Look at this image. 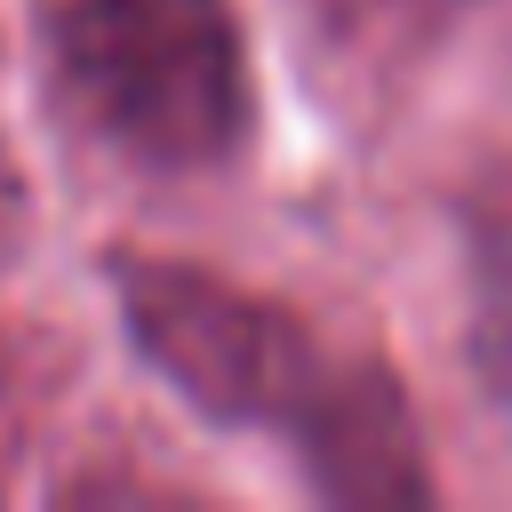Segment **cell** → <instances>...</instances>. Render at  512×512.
Returning a JSON list of instances; mask_svg holds the SVG:
<instances>
[{
	"mask_svg": "<svg viewBox=\"0 0 512 512\" xmlns=\"http://www.w3.org/2000/svg\"><path fill=\"white\" fill-rule=\"evenodd\" d=\"M48 80L96 144L160 176L232 160L256 120L232 0H64L48 16Z\"/></svg>",
	"mask_w": 512,
	"mask_h": 512,
	"instance_id": "1",
	"label": "cell"
},
{
	"mask_svg": "<svg viewBox=\"0 0 512 512\" xmlns=\"http://www.w3.org/2000/svg\"><path fill=\"white\" fill-rule=\"evenodd\" d=\"M304 480L328 504H360V512H408L432 504V472H424V432L408 416V392L384 360H328L320 392L304 400V416L288 424Z\"/></svg>",
	"mask_w": 512,
	"mask_h": 512,
	"instance_id": "3",
	"label": "cell"
},
{
	"mask_svg": "<svg viewBox=\"0 0 512 512\" xmlns=\"http://www.w3.org/2000/svg\"><path fill=\"white\" fill-rule=\"evenodd\" d=\"M24 408H32V368H24L16 344L0 336V472H8L16 440H24Z\"/></svg>",
	"mask_w": 512,
	"mask_h": 512,
	"instance_id": "5",
	"label": "cell"
},
{
	"mask_svg": "<svg viewBox=\"0 0 512 512\" xmlns=\"http://www.w3.org/2000/svg\"><path fill=\"white\" fill-rule=\"evenodd\" d=\"M112 296L136 352L168 376V392L216 424L288 432L336 360L288 304L176 256H112Z\"/></svg>",
	"mask_w": 512,
	"mask_h": 512,
	"instance_id": "2",
	"label": "cell"
},
{
	"mask_svg": "<svg viewBox=\"0 0 512 512\" xmlns=\"http://www.w3.org/2000/svg\"><path fill=\"white\" fill-rule=\"evenodd\" d=\"M24 232H32V184H24V168H16V152L0 144V264L24 248Z\"/></svg>",
	"mask_w": 512,
	"mask_h": 512,
	"instance_id": "6",
	"label": "cell"
},
{
	"mask_svg": "<svg viewBox=\"0 0 512 512\" xmlns=\"http://www.w3.org/2000/svg\"><path fill=\"white\" fill-rule=\"evenodd\" d=\"M288 8L304 24L312 56L336 72H392L448 16V0H288Z\"/></svg>",
	"mask_w": 512,
	"mask_h": 512,
	"instance_id": "4",
	"label": "cell"
}]
</instances>
